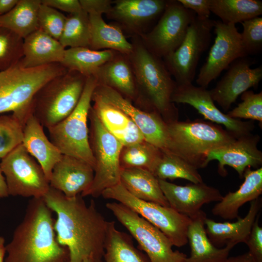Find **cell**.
Listing matches in <instances>:
<instances>
[{
    "label": "cell",
    "instance_id": "cell-50",
    "mask_svg": "<svg viewBox=\"0 0 262 262\" xmlns=\"http://www.w3.org/2000/svg\"><path fill=\"white\" fill-rule=\"evenodd\" d=\"M5 240L0 236V262H4V257L6 253Z\"/></svg>",
    "mask_w": 262,
    "mask_h": 262
},
{
    "label": "cell",
    "instance_id": "cell-14",
    "mask_svg": "<svg viewBox=\"0 0 262 262\" xmlns=\"http://www.w3.org/2000/svg\"><path fill=\"white\" fill-rule=\"evenodd\" d=\"M213 29L214 43L196 80L199 86L206 88L233 62L247 56L242 46L240 33L235 24L214 20Z\"/></svg>",
    "mask_w": 262,
    "mask_h": 262
},
{
    "label": "cell",
    "instance_id": "cell-1",
    "mask_svg": "<svg viewBox=\"0 0 262 262\" xmlns=\"http://www.w3.org/2000/svg\"><path fill=\"white\" fill-rule=\"evenodd\" d=\"M43 198L57 215L56 238L67 247L69 262H82L86 257L102 262L110 221L98 211L94 200L87 205L81 194L68 197L51 187Z\"/></svg>",
    "mask_w": 262,
    "mask_h": 262
},
{
    "label": "cell",
    "instance_id": "cell-15",
    "mask_svg": "<svg viewBox=\"0 0 262 262\" xmlns=\"http://www.w3.org/2000/svg\"><path fill=\"white\" fill-rule=\"evenodd\" d=\"M93 94L124 113L135 124L147 142L169 152L167 124L157 112H147L134 106L127 98L114 89L97 84Z\"/></svg>",
    "mask_w": 262,
    "mask_h": 262
},
{
    "label": "cell",
    "instance_id": "cell-40",
    "mask_svg": "<svg viewBox=\"0 0 262 262\" xmlns=\"http://www.w3.org/2000/svg\"><path fill=\"white\" fill-rule=\"evenodd\" d=\"M242 101L227 115L231 118L257 120L262 123V92L246 91L241 95Z\"/></svg>",
    "mask_w": 262,
    "mask_h": 262
},
{
    "label": "cell",
    "instance_id": "cell-6",
    "mask_svg": "<svg viewBox=\"0 0 262 262\" xmlns=\"http://www.w3.org/2000/svg\"><path fill=\"white\" fill-rule=\"evenodd\" d=\"M86 77L67 70L51 79L36 93L32 102L33 115L47 129L66 118L77 106Z\"/></svg>",
    "mask_w": 262,
    "mask_h": 262
},
{
    "label": "cell",
    "instance_id": "cell-47",
    "mask_svg": "<svg viewBox=\"0 0 262 262\" xmlns=\"http://www.w3.org/2000/svg\"><path fill=\"white\" fill-rule=\"evenodd\" d=\"M18 1V0H0V16L9 12Z\"/></svg>",
    "mask_w": 262,
    "mask_h": 262
},
{
    "label": "cell",
    "instance_id": "cell-42",
    "mask_svg": "<svg viewBox=\"0 0 262 262\" xmlns=\"http://www.w3.org/2000/svg\"><path fill=\"white\" fill-rule=\"evenodd\" d=\"M240 33L243 49L247 56L257 54L262 49V17L257 16L242 23Z\"/></svg>",
    "mask_w": 262,
    "mask_h": 262
},
{
    "label": "cell",
    "instance_id": "cell-11",
    "mask_svg": "<svg viewBox=\"0 0 262 262\" xmlns=\"http://www.w3.org/2000/svg\"><path fill=\"white\" fill-rule=\"evenodd\" d=\"M214 20L196 16L180 45L164 58V64L178 86L192 84L202 53L210 46Z\"/></svg>",
    "mask_w": 262,
    "mask_h": 262
},
{
    "label": "cell",
    "instance_id": "cell-35",
    "mask_svg": "<svg viewBox=\"0 0 262 262\" xmlns=\"http://www.w3.org/2000/svg\"><path fill=\"white\" fill-rule=\"evenodd\" d=\"M154 175L163 180L182 179L192 183L203 182L197 169L179 156L163 152L153 171Z\"/></svg>",
    "mask_w": 262,
    "mask_h": 262
},
{
    "label": "cell",
    "instance_id": "cell-26",
    "mask_svg": "<svg viewBox=\"0 0 262 262\" xmlns=\"http://www.w3.org/2000/svg\"><path fill=\"white\" fill-rule=\"evenodd\" d=\"M92 100V108L102 125L123 146L145 140L139 129L124 113L94 94Z\"/></svg>",
    "mask_w": 262,
    "mask_h": 262
},
{
    "label": "cell",
    "instance_id": "cell-22",
    "mask_svg": "<svg viewBox=\"0 0 262 262\" xmlns=\"http://www.w3.org/2000/svg\"><path fill=\"white\" fill-rule=\"evenodd\" d=\"M66 49L58 40L39 29L23 39V56L17 64L23 68L61 64Z\"/></svg>",
    "mask_w": 262,
    "mask_h": 262
},
{
    "label": "cell",
    "instance_id": "cell-2",
    "mask_svg": "<svg viewBox=\"0 0 262 262\" xmlns=\"http://www.w3.org/2000/svg\"><path fill=\"white\" fill-rule=\"evenodd\" d=\"M52 211L43 197L32 198L24 217L5 246L4 262H69L67 247L60 245Z\"/></svg>",
    "mask_w": 262,
    "mask_h": 262
},
{
    "label": "cell",
    "instance_id": "cell-28",
    "mask_svg": "<svg viewBox=\"0 0 262 262\" xmlns=\"http://www.w3.org/2000/svg\"><path fill=\"white\" fill-rule=\"evenodd\" d=\"M120 182L131 195L139 199L169 206L158 179L149 170L140 168L121 169Z\"/></svg>",
    "mask_w": 262,
    "mask_h": 262
},
{
    "label": "cell",
    "instance_id": "cell-18",
    "mask_svg": "<svg viewBox=\"0 0 262 262\" xmlns=\"http://www.w3.org/2000/svg\"><path fill=\"white\" fill-rule=\"evenodd\" d=\"M260 137L252 133L237 138L233 142L209 152L207 164L213 160L218 163V172L225 176V166H229L237 172L240 178H243L247 167L255 169L262 164V152L257 145Z\"/></svg>",
    "mask_w": 262,
    "mask_h": 262
},
{
    "label": "cell",
    "instance_id": "cell-8",
    "mask_svg": "<svg viewBox=\"0 0 262 262\" xmlns=\"http://www.w3.org/2000/svg\"><path fill=\"white\" fill-rule=\"evenodd\" d=\"M89 142L95 160L94 177L82 197H98L107 188L120 182V156L123 145L104 127L92 108L89 111Z\"/></svg>",
    "mask_w": 262,
    "mask_h": 262
},
{
    "label": "cell",
    "instance_id": "cell-37",
    "mask_svg": "<svg viewBox=\"0 0 262 262\" xmlns=\"http://www.w3.org/2000/svg\"><path fill=\"white\" fill-rule=\"evenodd\" d=\"M58 41L66 49L67 47L90 48L91 30L88 14L82 10L67 16Z\"/></svg>",
    "mask_w": 262,
    "mask_h": 262
},
{
    "label": "cell",
    "instance_id": "cell-43",
    "mask_svg": "<svg viewBox=\"0 0 262 262\" xmlns=\"http://www.w3.org/2000/svg\"><path fill=\"white\" fill-rule=\"evenodd\" d=\"M259 215L251 228L245 243L248 246V252L256 262H262V228L259 224Z\"/></svg>",
    "mask_w": 262,
    "mask_h": 262
},
{
    "label": "cell",
    "instance_id": "cell-21",
    "mask_svg": "<svg viewBox=\"0 0 262 262\" xmlns=\"http://www.w3.org/2000/svg\"><path fill=\"white\" fill-rule=\"evenodd\" d=\"M261 206L262 200L259 197L251 201L246 215L243 218L239 216L234 222H218L207 217L204 223L209 239L218 248L225 245L234 246L240 243H246Z\"/></svg>",
    "mask_w": 262,
    "mask_h": 262
},
{
    "label": "cell",
    "instance_id": "cell-9",
    "mask_svg": "<svg viewBox=\"0 0 262 262\" xmlns=\"http://www.w3.org/2000/svg\"><path fill=\"white\" fill-rule=\"evenodd\" d=\"M101 196L128 207L159 229L170 240L173 246L181 247L188 243L187 229L189 217L169 206L139 199L131 195L121 184L105 190Z\"/></svg>",
    "mask_w": 262,
    "mask_h": 262
},
{
    "label": "cell",
    "instance_id": "cell-48",
    "mask_svg": "<svg viewBox=\"0 0 262 262\" xmlns=\"http://www.w3.org/2000/svg\"><path fill=\"white\" fill-rule=\"evenodd\" d=\"M226 262H256L248 252L233 257H229Z\"/></svg>",
    "mask_w": 262,
    "mask_h": 262
},
{
    "label": "cell",
    "instance_id": "cell-41",
    "mask_svg": "<svg viewBox=\"0 0 262 262\" xmlns=\"http://www.w3.org/2000/svg\"><path fill=\"white\" fill-rule=\"evenodd\" d=\"M66 17L59 10L41 2L38 13L39 29L59 40L63 31Z\"/></svg>",
    "mask_w": 262,
    "mask_h": 262
},
{
    "label": "cell",
    "instance_id": "cell-33",
    "mask_svg": "<svg viewBox=\"0 0 262 262\" xmlns=\"http://www.w3.org/2000/svg\"><path fill=\"white\" fill-rule=\"evenodd\" d=\"M114 57L112 50L71 48L66 49L61 64L67 70L77 71L87 77L93 75L101 66Z\"/></svg>",
    "mask_w": 262,
    "mask_h": 262
},
{
    "label": "cell",
    "instance_id": "cell-29",
    "mask_svg": "<svg viewBox=\"0 0 262 262\" xmlns=\"http://www.w3.org/2000/svg\"><path fill=\"white\" fill-rule=\"evenodd\" d=\"M97 83L109 86L122 96L134 98L137 94L132 67L122 57H115L101 66L93 75Z\"/></svg>",
    "mask_w": 262,
    "mask_h": 262
},
{
    "label": "cell",
    "instance_id": "cell-3",
    "mask_svg": "<svg viewBox=\"0 0 262 262\" xmlns=\"http://www.w3.org/2000/svg\"><path fill=\"white\" fill-rule=\"evenodd\" d=\"M133 47L130 55L137 90L141 91L152 111L158 113L166 123L178 120V110L171 100L177 85L164 61L144 44L137 42Z\"/></svg>",
    "mask_w": 262,
    "mask_h": 262
},
{
    "label": "cell",
    "instance_id": "cell-51",
    "mask_svg": "<svg viewBox=\"0 0 262 262\" xmlns=\"http://www.w3.org/2000/svg\"><path fill=\"white\" fill-rule=\"evenodd\" d=\"M82 262H96L94 258L92 257H85Z\"/></svg>",
    "mask_w": 262,
    "mask_h": 262
},
{
    "label": "cell",
    "instance_id": "cell-36",
    "mask_svg": "<svg viewBox=\"0 0 262 262\" xmlns=\"http://www.w3.org/2000/svg\"><path fill=\"white\" fill-rule=\"evenodd\" d=\"M162 152L145 140L123 146L120 156L121 168H140L153 173Z\"/></svg>",
    "mask_w": 262,
    "mask_h": 262
},
{
    "label": "cell",
    "instance_id": "cell-16",
    "mask_svg": "<svg viewBox=\"0 0 262 262\" xmlns=\"http://www.w3.org/2000/svg\"><path fill=\"white\" fill-rule=\"evenodd\" d=\"M172 102L187 104L196 109L205 119L223 125L236 139L251 133L254 128L251 122L230 117L223 113L214 104L209 90L192 84L177 86L172 96Z\"/></svg>",
    "mask_w": 262,
    "mask_h": 262
},
{
    "label": "cell",
    "instance_id": "cell-44",
    "mask_svg": "<svg viewBox=\"0 0 262 262\" xmlns=\"http://www.w3.org/2000/svg\"><path fill=\"white\" fill-rule=\"evenodd\" d=\"M185 8L193 11L196 16L210 18L211 0H178Z\"/></svg>",
    "mask_w": 262,
    "mask_h": 262
},
{
    "label": "cell",
    "instance_id": "cell-24",
    "mask_svg": "<svg viewBox=\"0 0 262 262\" xmlns=\"http://www.w3.org/2000/svg\"><path fill=\"white\" fill-rule=\"evenodd\" d=\"M206 218V213L202 210L190 218L187 236L191 252L184 262H226L229 257L234 246L228 245L218 248L213 244L205 229Z\"/></svg>",
    "mask_w": 262,
    "mask_h": 262
},
{
    "label": "cell",
    "instance_id": "cell-31",
    "mask_svg": "<svg viewBox=\"0 0 262 262\" xmlns=\"http://www.w3.org/2000/svg\"><path fill=\"white\" fill-rule=\"evenodd\" d=\"M103 258L104 262H150L134 246L131 237L116 228L114 221L109 222Z\"/></svg>",
    "mask_w": 262,
    "mask_h": 262
},
{
    "label": "cell",
    "instance_id": "cell-32",
    "mask_svg": "<svg viewBox=\"0 0 262 262\" xmlns=\"http://www.w3.org/2000/svg\"><path fill=\"white\" fill-rule=\"evenodd\" d=\"M41 0H18L7 13L0 16V27L25 38L38 30V13Z\"/></svg>",
    "mask_w": 262,
    "mask_h": 262
},
{
    "label": "cell",
    "instance_id": "cell-45",
    "mask_svg": "<svg viewBox=\"0 0 262 262\" xmlns=\"http://www.w3.org/2000/svg\"><path fill=\"white\" fill-rule=\"evenodd\" d=\"M41 2L57 10L70 14L82 11L80 1L78 0H41Z\"/></svg>",
    "mask_w": 262,
    "mask_h": 262
},
{
    "label": "cell",
    "instance_id": "cell-38",
    "mask_svg": "<svg viewBox=\"0 0 262 262\" xmlns=\"http://www.w3.org/2000/svg\"><path fill=\"white\" fill-rule=\"evenodd\" d=\"M24 126L13 114L0 115V160L22 144Z\"/></svg>",
    "mask_w": 262,
    "mask_h": 262
},
{
    "label": "cell",
    "instance_id": "cell-20",
    "mask_svg": "<svg viewBox=\"0 0 262 262\" xmlns=\"http://www.w3.org/2000/svg\"><path fill=\"white\" fill-rule=\"evenodd\" d=\"M94 177L93 167L76 157L63 154L54 165L49 180L50 187L68 197L81 194L91 186Z\"/></svg>",
    "mask_w": 262,
    "mask_h": 262
},
{
    "label": "cell",
    "instance_id": "cell-23",
    "mask_svg": "<svg viewBox=\"0 0 262 262\" xmlns=\"http://www.w3.org/2000/svg\"><path fill=\"white\" fill-rule=\"evenodd\" d=\"M43 128L33 114H31L24 126L22 144L36 159L49 181L54 165L63 154L48 139Z\"/></svg>",
    "mask_w": 262,
    "mask_h": 262
},
{
    "label": "cell",
    "instance_id": "cell-4",
    "mask_svg": "<svg viewBox=\"0 0 262 262\" xmlns=\"http://www.w3.org/2000/svg\"><path fill=\"white\" fill-rule=\"evenodd\" d=\"M67 69L60 63L32 68L17 64L0 72V114L12 112L24 125L34 96L48 81Z\"/></svg>",
    "mask_w": 262,
    "mask_h": 262
},
{
    "label": "cell",
    "instance_id": "cell-5",
    "mask_svg": "<svg viewBox=\"0 0 262 262\" xmlns=\"http://www.w3.org/2000/svg\"><path fill=\"white\" fill-rule=\"evenodd\" d=\"M166 124L169 153L179 156L197 169L208 165L210 152L236 139L221 126L201 120Z\"/></svg>",
    "mask_w": 262,
    "mask_h": 262
},
{
    "label": "cell",
    "instance_id": "cell-7",
    "mask_svg": "<svg viewBox=\"0 0 262 262\" xmlns=\"http://www.w3.org/2000/svg\"><path fill=\"white\" fill-rule=\"evenodd\" d=\"M97 81L93 75L87 77L80 99L66 118L48 128L50 141L62 154L82 159L93 168L95 160L91 149L88 119L92 96Z\"/></svg>",
    "mask_w": 262,
    "mask_h": 262
},
{
    "label": "cell",
    "instance_id": "cell-10",
    "mask_svg": "<svg viewBox=\"0 0 262 262\" xmlns=\"http://www.w3.org/2000/svg\"><path fill=\"white\" fill-rule=\"evenodd\" d=\"M106 207L136 240L150 262H184L187 256L173 250L169 238L135 211L118 202L107 203Z\"/></svg>",
    "mask_w": 262,
    "mask_h": 262
},
{
    "label": "cell",
    "instance_id": "cell-17",
    "mask_svg": "<svg viewBox=\"0 0 262 262\" xmlns=\"http://www.w3.org/2000/svg\"><path fill=\"white\" fill-rule=\"evenodd\" d=\"M246 57L233 62L215 86L209 90L214 102L228 111L238 97L250 87H256L262 79V67L252 68Z\"/></svg>",
    "mask_w": 262,
    "mask_h": 262
},
{
    "label": "cell",
    "instance_id": "cell-12",
    "mask_svg": "<svg viewBox=\"0 0 262 262\" xmlns=\"http://www.w3.org/2000/svg\"><path fill=\"white\" fill-rule=\"evenodd\" d=\"M9 196L41 198L50 185L40 165L22 144L1 160Z\"/></svg>",
    "mask_w": 262,
    "mask_h": 262
},
{
    "label": "cell",
    "instance_id": "cell-25",
    "mask_svg": "<svg viewBox=\"0 0 262 262\" xmlns=\"http://www.w3.org/2000/svg\"><path fill=\"white\" fill-rule=\"evenodd\" d=\"M245 180L239 189L229 192L215 205L212 213L224 219L237 218L240 208L259 197L262 193V167L252 170L247 167L244 173Z\"/></svg>",
    "mask_w": 262,
    "mask_h": 262
},
{
    "label": "cell",
    "instance_id": "cell-27",
    "mask_svg": "<svg viewBox=\"0 0 262 262\" xmlns=\"http://www.w3.org/2000/svg\"><path fill=\"white\" fill-rule=\"evenodd\" d=\"M167 1L163 0H118L108 14L131 29H136L161 16Z\"/></svg>",
    "mask_w": 262,
    "mask_h": 262
},
{
    "label": "cell",
    "instance_id": "cell-49",
    "mask_svg": "<svg viewBox=\"0 0 262 262\" xmlns=\"http://www.w3.org/2000/svg\"><path fill=\"white\" fill-rule=\"evenodd\" d=\"M9 196L5 177L0 167V198Z\"/></svg>",
    "mask_w": 262,
    "mask_h": 262
},
{
    "label": "cell",
    "instance_id": "cell-39",
    "mask_svg": "<svg viewBox=\"0 0 262 262\" xmlns=\"http://www.w3.org/2000/svg\"><path fill=\"white\" fill-rule=\"evenodd\" d=\"M23 56V38L0 27V72L17 64Z\"/></svg>",
    "mask_w": 262,
    "mask_h": 262
},
{
    "label": "cell",
    "instance_id": "cell-46",
    "mask_svg": "<svg viewBox=\"0 0 262 262\" xmlns=\"http://www.w3.org/2000/svg\"><path fill=\"white\" fill-rule=\"evenodd\" d=\"M82 10L86 13L95 12L102 14H109L112 5V1L108 0H80Z\"/></svg>",
    "mask_w": 262,
    "mask_h": 262
},
{
    "label": "cell",
    "instance_id": "cell-34",
    "mask_svg": "<svg viewBox=\"0 0 262 262\" xmlns=\"http://www.w3.org/2000/svg\"><path fill=\"white\" fill-rule=\"evenodd\" d=\"M211 12L224 24H233L260 16L262 1L260 0H211Z\"/></svg>",
    "mask_w": 262,
    "mask_h": 262
},
{
    "label": "cell",
    "instance_id": "cell-13",
    "mask_svg": "<svg viewBox=\"0 0 262 262\" xmlns=\"http://www.w3.org/2000/svg\"><path fill=\"white\" fill-rule=\"evenodd\" d=\"M196 16L178 0L167 1L158 23L144 36L145 46L159 58H165L180 45Z\"/></svg>",
    "mask_w": 262,
    "mask_h": 262
},
{
    "label": "cell",
    "instance_id": "cell-19",
    "mask_svg": "<svg viewBox=\"0 0 262 262\" xmlns=\"http://www.w3.org/2000/svg\"><path fill=\"white\" fill-rule=\"evenodd\" d=\"M158 180L169 207L190 218L199 212L204 204L218 202L223 197L217 189L203 182L181 186L166 180Z\"/></svg>",
    "mask_w": 262,
    "mask_h": 262
},
{
    "label": "cell",
    "instance_id": "cell-30",
    "mask_svg": "<svg viewBox=\"0 0 262 262\" xmlns=\"http://www.w3.org/2000/svg\"><path fill=\"white\" fill-rule=\"evenodd\" d=\"M88 14L91 30L89 49L114 50L126 55L132 53L133 45L127 40L119 28L107 24L100 14L90 12Z\"/></svg>",
    "mask_w": 262,
    "mask_h": 262
}]
</instances>
